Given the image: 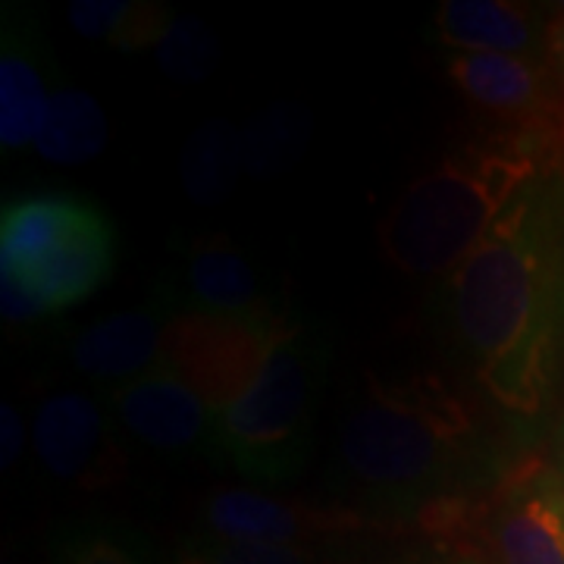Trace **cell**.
<instances>
[{"instance_id": "cell-25", "label": "cell", "mask_w": 564, "mask_h": 564, "mask_svg": "<svg viewBox=\"0 0 564 564\" xmlns=\"http://www.w3.org/2000/svg\"><path fill=\"white\" fill-rule=\"evenodd\" d=\"M0 423H3V433H0V467L10 470V467H17V462H20L25 433H22V421L20 414H17V408H10V404H3Z\"/></svg>"}, {"instance_id": "cell-21", "label": "cell", "mask_w": 564, "mask_h": 564, "mask_svg": "<svg viewBox=\"0 0 564 564\" xmlns=\"http://www.w3.org/2000/svg\"><path fill=\"white\" fill-rule=\"evenodd\" d=\"M307 141V120L299 110H267L239 132L242 170L251 176H273L299 158Z\"/></svg>"}, {"instance_id": "cell-22", "label": "cell", "mask_w": 564, "mask_h": 564, "mask_svg": "<svg viewBox=\"0 0 564 564\" xmlns=\"http://www.w3.org/2000/svg\"><path fill=\"white\" fill-rule=\"evenodd\" d=\"M154 51H158L163 73L182 85L204 82L220 61V44H217L214 29L198 17H182V13H176L170 32Z\"/></svg>"}, {"instance_id": "cell-15", "label": "cell", "mask_w": 564, "mask_h": 564, "mask_svg": "<svg viewBox=\"0 0 564 564\" xmlns=\"http://www.w3.org/2000/svg\"><path fill=\"white\" fill-rule=\"evenodd\" d=\"M113 258H117L113 226L98 207H91V214L82 220L79 229L54 254H47L29 270H10V273H20L22 280L32 282L51 307V314H57L95 295L110 280Z\"/></svg>"}, {"instance_id": "cell-4", "label": "cell", "mask_w": 564, "mask_h": 564, "mask_svg": "<svg viewBox=\"0 0 564 564\" xmlns=\"http://www.w3.org/2000/svg\"><path fill=\"white\" fill-rule=\"evenodd\" d=\"M326 361L321 336L289 317L254 380L217 417L214 462L229 464L251 484L299 477L311 452Z\"/></svg>"}, {"instance_id": "cell-16", "label": "cell", "mask_w": 564, "mask_h": 564, "mask_svg": "<svg viewBox=\"0 0 564 564\" xmlns=\"http://www.w3.org/2000/svg\"><path fill=\"white\" fill-rule=\"evenodd\" d=\"M91 207L73 195H25L7 204L0 217V270H29L54 254Z\"/></svg>"}, {"instance_id": "cell-8", "label": "cell", "mask_w": 564, "mask_h": 564, "mask_svg": "<svg viewBox=\"0 0 564 564\" xmlns=\"http://www.w3.org/2000/svg\"><path fill=\"white\" fill-rule=\"evenodd\" d=\"M32 445L47 474L63 484L110 486L126 470L117 421L98 392L61 389L44 395L32 423Z\"/></svg>"}, {"instance_id": "cell-26", "label": "cell", "mask_w": 564, "mask_h": 564, "mask_svg": "<svg viewBox=\"0 0 564 564\" xmlns=\"http://www.w3.org/2000/svg\"><path fill=\"white\" fill-rule=\"evenodd\" d=\"M389 564H484L474 555H464V552H455V549H445V545H430V549H421L414 555H404L399 562Z\"/></svg>"}, {"instance_id": "cell-23", "label": "cell", "mask_w": 564, "mask_h": 564, "mask_svg": "<svg viewBox=\"0 0 564 564\" xmlns=\"http://www.w3.org/2000/svg\"><path fill=\"white\" fill-rule=\"evenodd\" d=\"M176 564H326L314 545H263L217 540L207 533L188 536Z\"/></svg>"}, {"instance_id": "cell-27", "label": "cell", "mask_w": 564, "mask_h": 564, "mask_svg": "<svg viewBox=\"0 0 564 564\" xmlns=\"http://www.w3.org/2000/svg\"><path fill=\"white\" fill-rule=\"evenodd\" d=\"M549 57L558 66V73L564 76V17H552V25H549Z\"/></svg>"}, {"instance_id": "cell-19", "label": "cell", "mask_w": 564, "mask_h": 564, "mask_svg": "<svg viewBox=\"0 0 564 564\" xmlns=\"http://www.w3.org/2000/svg\"><path fill=\"white\" fill-rule=\"evenodd\" d=\"M242 170L239 132L229 120L202 122L182 151V185L198 204H220Z\"/></svg>"}, {"instance_id": "cell-3", "label": "cell", "mask_w": 564, "mask_h": 564, "mask_svg": "<svg viewBox=\"0 0 564 564\" xmlns=\"http://www.w3.org/2000/svg\"><path fill=\"white\" fill-rule=\"evenodd\" d=\"M558 163L511 132L455 148L404 185L380 223L386 261L408 276H448L536 176Z\"/></svg>"}, {"instance_id": "cell-2", "label": "cell", "mask_w": 564, "mask_h": 564, "mask_svg": "<svg viewBox=\"0 0 564 564\" xmlns=\"http://www.w3.org/2000/svg\"><path fill=\"white\" fill-rule=\"evenodd\" d=\"M484 404L443 373L364 377L336 433V474L377 514L423 518L502 477Z\"/></svg>"}, {"instance_id": "cell-14", "label": "cell", "mask_w": 564, "mask_h": 564, "mask_svg": "<svg viewBox=\"0 0 564 564\" xmlns=\"http://www.w3.org/2000/svg\"><path fill=\"white\" fill-rule=\"evenodd\" d=\"M436 39L455 54L496 57H549V25L543 10L511 0H443L433 13Z\"/></svg>"}, {"instance_id": "cell-9", "label": "cell", "mask_w": 564, "mask_h": 564, "mask_svg": "<svg viewBox=\"0 0 564 564\" xmlns=\"http://www.w3.org/2000/svg\"><path fill=\"white\" fill-rule=\"evenodd\" d=\"M98 395L110 408L117 426L141 445L166 455L202 452L214 458L217 417L202 392L170 364L161 361L135 380L104 386Z\"/></svg>"}, {"instance_id": "cell-1", "label": "cell", "mask_w": 564, "mask_h": 564, "mask_svg": "<svg viewBox=\"0 0 564 564\" xmlns=\"http://www.w3.org/2000/svg\"><path fill=\"white\" fill-rule=\"evenodd\" d=\"M445 317L489 402L536 417L564 373V166L527 185L443 280Z\"/></svg>"}, {"instance_id": "cell-12", "label": "cell", "mask_w": 564, "mask_h": 564, "mask_svg": "<svg viewBox=\"0 0 564 564\" xmlns=\"http://www.w3.org/2000/svg\"><path fill=\"white\" fill-rule=\"evenodd\" d=\"M161 295L173 311L210 317H261L276 311L242 248L220 232L192 236L182 245L176 273Z\"/></svg>"}, {"instance_id": "cell-7", "label": "cell", "mask_w": 564, "mask_h": 564, "mask_svg": "<svg viewBox=\"0 0 564 564\" xmlns=\"http://www.w3.org/2000/svg\"><path fill=\"white\" fill-rule=\"evenodd\" d=\"M285 321V311L261 317H210L176 311L166 329L163 364L195 386L214 417H220L229 402L254 380Z\"/></svg>"}, {"instance_id": "cell-17", "label": "cell", "mask_w": 564, "mask_h": 564, "mask_svg": "<svg viewBox=\"0 0 564 564\" xmlns=\"http://www.w3.org/2000/svg\"><path fill=\"white\" fill-rule=\"evenodd\" d=\"M107 141H110V122L101 104L95 101V95L73 85L66 88L57 85L32 148L39 151L41 161L57 166H82L95 161L107 148Z\"/></svg>"}, {"instance_id": "cell-6", "label": "cell", "mask_w": 564, "mask_h": 564, "mask_svg": "<svg viewBox=\"0 0 564 564\" xmlns=\"http://www.w3.org/2000/svg\"><path fill=\"white\" fill-rule=\"evenodd\" d=\"M445 73L464 101L564 166V76L552 61L452 54Z\"/></svg>"}, {"instance_id": "cell-18", "label": "cell", "mask_w": 564, "mask_h": 564, "mask_svg": "<svg viewBox=\"0 0 564 564\" xmlns=\"http://www.w3.org/2000/svg\"><path fill=\"white\" fill-rule=\"evenodd\" d=\"M73 29L120 51L158 47L176 13L154 0H73L66 7Z\"/></svg>"}, {"instance_id": "cell-11", "label": "cell", "mask_w": 564, "mask_h": 564, "mask_svg": "<svg viewBox=\"0 0 564 564\" xmlns=\"http://www.w3.org/2000/svg\"><path fill=\"white\" fill-rule=\"evenodd\" d=\"M54 57L39 17L7 3L0 13V144L25 151L35 144L44 110L54 98Z\"/></svg>"}, {"instance_id": "cell-20", "label": "cell", "mask_w": 564, "mask_h": 564, "mask_svg": "<svg viewBox=\"0 0 564 564\" xmlns=\"http://www.w3.org/2000/svg\"><path fill=\"white\" fill-rule=\"evenodd\" d=\"M54 564H158V558L132 524L117 518H85L57 533Z\"/></svg>"}, {"instance_id": "cell-13", "label": "cell", "mask_w": 564, "mask_h": 564, "mask_svg": "<svg viewBox=\"0 0 564 564\" xmlns=\"http://www.w3.org/2000/svg\"><path fill=\"white\" fill-rule=\"evenodd\" d=\"M173 314V304L163 295H154L141 307L117 311L88 323L69 345L73 370L95 380L98 389L126 383L154 370L163 361Z\"/></svg>"}, {"instance_id": "cell-5", "label": "cell", "mask_w": 564, "mask_h": 564, "mask_svg": "<svg viewBox=\"0 0 564 564\" xmlns=\"http://www.w3.org/2000/svg\"><path fill=\"white\" fill-rule=\"evenodd\" d=\"M436 545L484 564H564V477L543 462L508 467L480 492L426 511Z\"/></svg>"}, {"instance_id": "cell-10", "label": "cell", "mask_w": 564, "mask_h": 564, "mask_svg": "<svg viewBox=\"0 0 564 564\" xmlns=\"http://www.w3.org/2000/svg\"><path fill=\"white\" fill-rule=\"evenodd\" d=\"M364 524L367 518L361 511H326L254 486L217 489L207 496L202 511V533L232 543L311 545L321 536Z\"/></svg>"}, {"instance_id": "cell-28", "label": "cell", "mask_w": 564, "mask_h": 564, "mask_svg": "<svg viewBox=\"0 0 564 564\" xmlns=\"http://www.w3.org/2000/svg\"><path fill=\"white\" fill-rule=\"evenodd\" d=\"M555 10H562V17H564V3H555Z\"/></svg>"}, {"instance_id": "cell-24", "label": "cell", "mask_w": 564, "mask_h": 564, "mask_svg": "<svg viewBox=\"0 0 564 564\" xmlns=\"http://www.w3.org/2000/svg\"><path fill=\"white\" fill-rule=\"evenodd\" d=\"M0 307H3V317L13 323L51 317V307L39 295V289L10 270H0Z\"/></svg>"}]
</instances>
